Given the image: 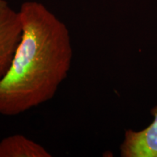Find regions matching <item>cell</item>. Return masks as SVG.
Here are the masks:
<instances>
[{
	"label": "cell",
	"instance_id": "obj_2",
	"mask_svg": "<svg viewBox=\"0 0 157 157\" xmlns=\"http://www.w3.org/2000/svg\"><path fill=\"white\" fill-rule=\"evenodd\" d=\"M153 122L140 131L129 129L120 147L122 157H157V106L151 110Z\"/></svg>",
	"mask_w": 157,
	"mask_h": 157
},
{
	"label": "cell",
	"instance_id": "obj_1",
	"mask_svg": "<svg viewBox=\"0 0 157 157\" xmlns=\"http://www.w3.org/2000/svg\"><path fill=\"white\" fill-rule=\"evenodd\" d=\"M21 36L0 78V114L13 117L45 103L67 78L73 49L67 25L44 4L23 2Z\"/></svg>",
	"mask_w": 157,
	"mask_h": 157
},
{
	"label": "cell",
	"instance_id": "obj_5",
	"mask_svg": "<svg viewBox=\"0 0 157 157\" xmlns=\"http://www.w3.org/2000/svg\"><path fill=\"white\" fill-rule=\"evenodd\" d=\"M7 7H9V5L5 0H0V15Z\"/></svg>",
	"mask_w": 157,
	"mask_h": 157
},
{
	"label": "cell",
	"instance_id": "obj_3",
	"mask_svg": "<svg viewBox=\"0 0 157 157\" xmlns=\"http://www.w3.org/2000/svg\"><path fill=\"white\" fill-rule=\"evenodd\" d=\"M21 36L18 11L9 6L0 15V78L8 69Z\"/></svg>",
	"mask_w": 157,
	"mask_h": 157
},
{
	"label": "cell",
	"instance_id": "obj_4",
	"mask_svg": "<svg viewBox=\"0 0 157 157\" xmlns=\"http://www.w3.org/2000/svg\"><path fill=\"white\" fill-rule=\"evenodd\" d=\"M51 156L44 146L23 135H13L0 141V157Z\"/></svg>",
	"mask_w": 157,
	"mask_h": 157
}]
</instances>
